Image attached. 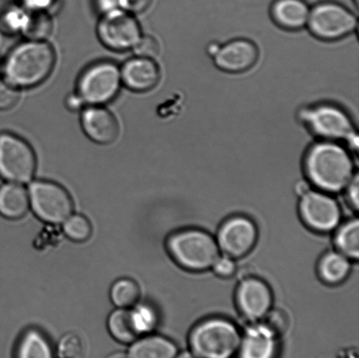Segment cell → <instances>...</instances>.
Listing matches in <instances>:
<instances>
[{"label":"cell","instance_id":"6da1fadb","mask_svg":"<svg viewBox=\"0 0 359 358\" xmlns=\"http://www.w3.org/2000/svg\"><path fill=\"white\" fill-rule=\"evenodd\" d=\"M304 168L309 181L325 192L346 189L355 177L350 151L340 142L319 140L306 153Z\"/></svg>","mask_w":359,"mask_h":358},{"label":"cell","instance_id":"7a4b0ae2","mask_svg":"<svg viewBox=\"0 0 359 358\" xmlns=\"http://www.w3.org/2000/svg\"><path fill=\"white\" fill-rule=\"evenodd\" d=\"M55 48L47 41L21 42L1 64L3 79L19 90L32 89L47 80L55 68Z\"/></svg>","mask_w":359,"mask_h":358},{"label":"cell","instance_id":"3957f363","mask_svg":"<svg viewBox=\"0 0 359 358\" xmlns=\"http://www.w3.org/2000/svg\"><path fill=\"white\" fill-rule=\"evenodd\" d=\"M241 334L232 322L210 319L196 326L189 336V352L197 358H232L237 355Z\"/></svg>","mask_w":359,"mask_h":358},{"label":"cell","instance_id":"277c9868","mask_svg":"<svg viewBox=\"0 0 359 358\" xmlns=\"http://www.w3.org/2000/svg\"><path fill=\"white\" fill-rule=\"evenodd\" d=\"M299 118L320 140L340 142L346 140L357 149L358 135L350 115L339 105L323 103L302 108Z\"/></svg>","mask_w":359,"mask_h":358},{"label":"cell","instance_id":"5b68a950","mask_svg":"<svg viewBox=\"0 0 359 358\" xmlns=\"http://www.w3.org/2000/svg\"><path fill=\"white\" fill-rule=\"evenodd\" d=\"M168 250L180 266L192 271L212 268L220 256L217 241L199 230H187L173 235L168 240Z\"/></svg>","mask_w":359,"mask_h":358},{"label":"cell","instance_id":"8992f818","mask_svg":"<svg viewBox=\"0 0 359 358\" xmlns=\"http://www.w3.org/2000/svg\"><path fill=\"white\" fill-rule=\"evenodd\" d=\"M122 86L121 68L114 62L102 60L83 70L77 79L76 92L86 106L111 103Z\"/></svg>","mask_w":359,"mask_h":358},{"label":"cell","instance_id":"52a82bcc","mask_svg":"<svg viewBox=\"0 0 359 358\" xmlns=\"http://www.w3.org/2000/svg\"><path fill=\"white\" fill-rule=\"evenodd\" d=\"M37 160L33 147L20 136L0 132V177L23 184L33 179Z\"/></svg>","mask_w":359,"mask_h":358},{"label":"cell","instance_id":"ba28073f","mask_svg":"<svg viewBox=\"0 0 359 358\" xmlns=\"http://www.w3.org/2000/svg\"><path fill=\"white\" fill-rule=\"evenodd\" d=\"M307 27L320 40L337 41L356 30L358 19L351 10L341 4L325 1L311 8Z\"/></svg>","mask_w":359,"mask_h":358},{"label":"cell","instance_id":"9c48e42d","mask_svg":"<svg viewBox=\"0 0 359 358\" xmlns=\"http://www.w3.org/2000/svg\"><path fill=\"white\" fill-rule=\"evenodd\" d=\"M30 207L46 223H62L72 215L73 202L68 191L50 181H35L28 191Z\"/></svg>","mask_w":359,"mask_h":358},{"label":"cell","instance_id":"30bf717a","mask_svg":"<svg viewBox=\"0 0 359 358\" xmlns=\"http://www.w3.org/2000/svg\"><path fill=\"white\" fill-rule=\"evenodd\" d=\"M97 34L105 48L115 52L133 49L142 35L135 15L121 9L102 15L97 23Z\"/></svg>","mask_w":359,"mask_h":358},{"label":"cell","instance_id":"8fae6325","mask_svg":"<svg viewBox=\"0 0 359 358\" xmlns=\"http://www.w3.org/2000/svg\"><path fill=\"white\" fill-rule=\"evenodd\" d=\"M300 212L305 223L319 233L335 230L342 217L339 203L322 191L305 192L300 202Z\"/></svg>","mask_w":359,"mask_h":358},{"label":"cell","instance_id":"7c38bea8","mask_svg":"<svg viewBox=\"0 0 359 358\" xmlns=\"http://www.w3.org/2000/svg\"><path fill=\"white\" fill-rule=\"evenodd\" d=\"M258 237L255 224L244 216H236L226 221L218 233V247L232 259L249 254Z\"/></svg>","mask_w":359,"mask_h":358},{"label":"cell","instance_id":"4fadbf2b","mask_svg":"<svg viewBox=\"0 0 359 358\" xmlns=\"http://www.w3.org/2000/svg\"><path fill=\"white\" fill-rule=\"evenodd\" d=\"M80 124L84 135L97 145H111L119 135V125L107 108L89 105L81 111Z\"/></svg>","mask_w":359,"mask_h":358},{"label":"cell","instance_id":"5bb4252c","mask_svg":"<svg viewBox=\"0 0 359 358\" xmlns=\"http://www.w3.org/2000/svg\"><path fill=\"white\" fill-rule=\"evenodd\" d=\"M259 49L252 41L237 39L220 45L213 60L218 69L227 73L248 71L259 60Z\"/></svg>","mask_w":359,"mask_h":358},{"label":"cell","instance_id":"9a60e30c","mask_svg":"<svg viewBox=\"0 0 359 358\" xmlns=\"http://www.w3.org/2000/svg\"><path fill=\"white\" fill-rule=\"evenodd\" d=\"M237 303L244 317L251 321H259L269 314L273 294L262 280L249 278L238 286Z\"/></svg>","mask_w":359,"mask_h":358},{"label":"cell","instance_id":"2e32d148","mask_svg":"<svg viewBox=\"0 0 359 358\" xmlns=\"http://www.w3.org/2000/svg\"><path fill=\"white\" fill-rule=\"evenodd\" d=\"M122 85L135 93H146L154 89L161 81V69L154 59L135 57L121 67Z\"/></svg>","mask_w":359,"mask_h":358},{"label":"cell","instance_id":"e0dca14e","mask_svg":"<svg viewBox=\"0 0 359 358\" xmlns=\"http://www.w3.org/2000/svg\"><path fill=\"white\" fill-rule=\"evenodd\" d=\"M279 345L276 332L267 324H255L241 336L238 358H277Z\"/></svg>","mask_w":359,"mask_h":358},{"label":"cell","instance_id":"ac0fdd59","mask_svg":"<svg viewBox=\"0 0 359 358\" xmlns=\"http://www.w3.org/2000/svg\"><path fill=\"white\" fill-rule=\"evenodd\" d=\"M311 7L305 0H274L271 16L283 29L300 30L307 26Z\"/></svg>","mask_w":359,"mask_h":358},{"label":"cell","instance_id":"d6986e66","mask_svg":"<svg viewBox=\"0 0 359 358\" xmlns=\"http://www.w3.org/2000/svg\"><path fill=\"white\" fill-rule=\"evenodd\" d=\"M178 352L177 345L170 339L149 335L133 342L128 355L129 358H175Z\"/></svg>","mask_w":359,"mask_h":358},{"label":"cell","instance_id":"ffe728a7","mask_svg":"<svg viewBox=\"0 0 359 358\" xmlns=\"http://www.w3.org/2000/svg\"><path fill=\"white\" fill-rule=\"evenodd\" d=\"M29 196L21 184L7 182L0 187V214L11 220L20 219L29 209Z\"/></svg>","mask_w":359,"mask_h":358},{"label":"cell","instance_id":"44dd1931","mask_svg":"<svg viewBox=\"0 0 359 358\" xmlns=\"http://www.w3.org/2000/svg\"><path fill=\"white\" fill-rule=\"evenodd\" d=\"M107 327L112 338L126 345L133 343L142 336L131 308L112 311L108 317Z\"/></svg>","mask_w":359,"mask_h":358},{"label":"cell","instance_id":"7402d4cb","mask_svg":"<svg viewBox=\"0 0 359 358\" xmlns=\"http://www.w3.org/2000/svg\"><path fill=\"white\" fill-rule=\"evenodd\" d=\"M51 343L38 329H28L18 342L15 358H53Z\"/></svg>","mask_w":359,"mask_h":358},{"label":"cell","instance_id":"603a6c76","mask_svg":"<svg viewBox=\"0 0 359 358\" xmlns=\"http://www.w3.org/2000/svg\"><path fill=\"white\" fill-rule=\"evenodd\" d=\"M351 259L339 252H332L323 256L319 263V275L323 282L337 285L343 282L351 271Z\"/></svg>","mask_w":359,"mask_h":358},{"label":"cell","instance_id":"cb8c5ba5","mask_svg":"<svg viewBox=\"0 0 359 358\" xmlns=\"http://www.w3.org/2000/svg\"><path fill=\"white\" fill-rule=\"evenodd\" d=\"M54 22L48 12H28L21 34L28 41H45L50 36Z\"/></svg>","mask_w":359,"mask_h":358},{"label":"cell","instance_id":"d4e9b609","mask_svg":"<svg viewBox=\"0 0 359 358\" xmlns=\"http://www.w3.org/2000/svg\"><path fill=\"white\" fill-rule=\"evenodd\" d=\"M340 254L357 261L359 256V223L358 219L349 221L339 228L335 238Z\"/></svg>","mask_w":359,"mask_h":358},{"label":"cell","instance_id":"484cf974","mask_svg":"<svg viewBox=\"0 0 359 358\" xmlns=\"http://www.w3.org/2000/svg\"><path fill=\"white\" fill-rule=\"evenodd\" d=\"M140 291L138 284L129 278H122L112 284L110 297L118 308H130L138 303Z\"/></svg>","mask_w":359,"mask_h":358},{"label":"cell","instance_id":"4316f807","mask_svg":"<svg viewBox=\"0 0 359 358\" xmlns=\"http://www.w3.org/2000/svg\"><path fill=\"white\" fill-rule=\"evenodd\" d=\"M28 12L20 5L6 7L0 13V32L6 36L21 34L27 19Z\"/></svg>","mask_w":359,"mask_h":358},{"label":"cell","instance_id":"83f0119b","mask_svg":"<svg viewBox=\"0 0 359 358\" xmlns=\"http://www.w3.org/2000/svg\"><path fill=\"white\" fill-rule=\"evenodd\" d=\"M62 223L63 233L74 242H86L93 234V226L90 221L80 214H72Z\"/></svg>","mask_w":359,"mask_h":358},{"label":"cell","instance_id":"f1b7e54d","mask_svg":"<svg viewBox=\"0 0 359 358\" xmlns=\"http://www.w3.org/2000/svg\"><path fill=\"white\" fill-rule=\"evenodd\" d=\"M132 308L140 335L146 336L156 328L158 317L156 310L149 305L136 304Z\"/></svg>","mask_w":359,"mask_h":358},{"label":"cell","instance_id":"f546056e","mask_svg":"<svg viewBox=\"0 0 359 358\" xmlns=\"http://www.w3.org/2000/svg\"><path fill=\"white\" fill-rule=\"evenodd\" d=\"M58 354L61 358H83L84 346L79 335L69 332L63 335L57 346Z\"/></svg>","mask_w":359,"mask_h":358},{"label":"cell","instance_id":"4dcf8cb0","mask_svg":"<svg viewBox=\"0 0 359 358\" xmlns=\"http://www.w3.org/2000/svg\"><path fill=\"white\" fill-rule=\"evenodd\" d=\"M20 90L0 79V111L12 110L19 103Z\"/></svg>","mask_w":359,"mask_h":358},{"label":"cell","instance_id":"1f68e13d","mask_svg":"<svg viewBox=\"0 0 359 358\" xmlns=\"http://www.w3.org/2000/svg\"><path fill=\"white\" fill-rule=\"evenodd\" d=\"M133 49L136 56L154 59L159 55L160 45L156 39L151 35H142Z\"/></svg>","mask_w":359,"mask_h":358},{"label":"cell","instance_id":"d6a6232c","mask_svg":"<svg viewBox=\"0 0 359 358\" xmlns=\"http://www.w3.org/2000/svg\"><path fill=\"white\" fill-rule=\"evenodd\" d=\"M213 271L222 278H229L234 275L237 266L233 259L229 256H219L212 266Z\"/></svg>","mask_w":359,"mask_h":358},{"label":"cell","instance_id":"836d02e7","mask_svg":"<svg viewBox=\"0 0 359 358\" xmlns=\"http://www.w3.org/2000/svg\"><path fill=\"white\" fill-rule=\"evenodd\" d=\"M154 0H122L121 10L126 11L133 15L142 14L152 6Z\"/></svg>","mask_w":359,"mask_h":358},{"label":"cell","instance_id":"e575fe53","mask_svg":"<svg viewBox=\"0 0 359 358\" xmlns=\"http://www.w3.org/2000/svg\"><path fill=\"white\" fill-rule=\"evenodd\" d=\"M19 5L29 12H48L57 0H18Z\"/></svg>","mask_w":359,"mask_h":358},{"label":"cell","instance_id":"d590c367","mask_svg":"<svg viewBox=\"0 0 359 358\" xmlns=\"http://www.w3.org/2000/svg\"><path fill=\"white\" fill-rule=\"evenodd\" d=\"M122 0H93L95 8L102 14L121 9Z\"/></svg>","mask_w":359,"mask_h":358},{"label":"cell","instance_id":"8d00e7d4","mask_svg":"<svg viewBox=\"0 0 359 358\" xmlns=\"http://www.w3.org/2000/svg\"><path fill=\"white\" fill-rule=\"evenodd\" d=\"M348 201L350 205L354 207L355 209H358L359 203V182L358 174H355L353 180L346 187Z\"/></svg>","mask_w":359,"mask_h":358},{"label":"cell","instance_id":"74e56055","mask_svg":"<svg viewBox=\"0 0 359 358\" xmlns=\"http://www.w3.org/2000/svg\"><path fill=\"white\" fill-rule=\"evenodd\" d=\"M65 106L69 111L79 112L82 111L86 105L84 104L82 98L75 91V92L70 93L66 97Z\"/></svg>","mask_w":359,"mask_h":358},{"label":"cell","instance_id":"f35d334b","mask_svg":"<svg viewBox=\"0 0 359 358\" xmlns=\"http://www.w3.org/2000/svg\"><path fill=\"white\" fill-rule=\"evenodd\" d=\"M220 48V44L216 43V42H212L207 47V53L209 54L211 57H214L215 55L217 54L218 49Z\"/></svg>","mask_w":359,"mask_h":358},{"label":"cell","instance_id":"ab89813d","mask_svg":"<svg viewBox=\"0 0 359 358\" xmlns=\"http://www.w3.org/2000/svg\"><path fill=\"white\" fill-rule=\"evenodd\" d=\"M175 358H197L195 355L190 352H178L177 357Z\"/></svg>","mask_w":359,"mask_h":358},{"label":"cell","instance_id":"60d3db41","mask_svg":"<svg viewBox=\"0 0 359 358\" xmlns=\"http://www.w3.org/2000/svg\"><path fill=\"white\" fill-rule=\"evenodd\" d=\"M107 358H129V357H128V353L118 352L112 353L111 355L109 356Z\"/></svg>","mask_w":359,"mask_h":358},{"label":"cell","instance_id":"b9f144b4","mask_svg":"<svg viewBox=\"0 0 359 358\" xmlns=\"http://www.w3.org/2000/svg\"><path fill=\"white\" fill-rule=\"evenodd\" d=\"M0 73H1V63H0Z\"/></svg>","mask_w":359,"mask_h":358},{"label":"cell","instance_id":"7bdbcfd3","mask_svg":"<svg viewBox=\"0 0 359 358\" xmlns=\"http://www.w3.org/2000/svg\"><path fill=\"white\" fill-rule=\"evenodd\" d=\"M353 1H354L355 3H356V4H358V0H353Z\"/></svg>","mask_w":359,"mask_h":358}]
</instances>
